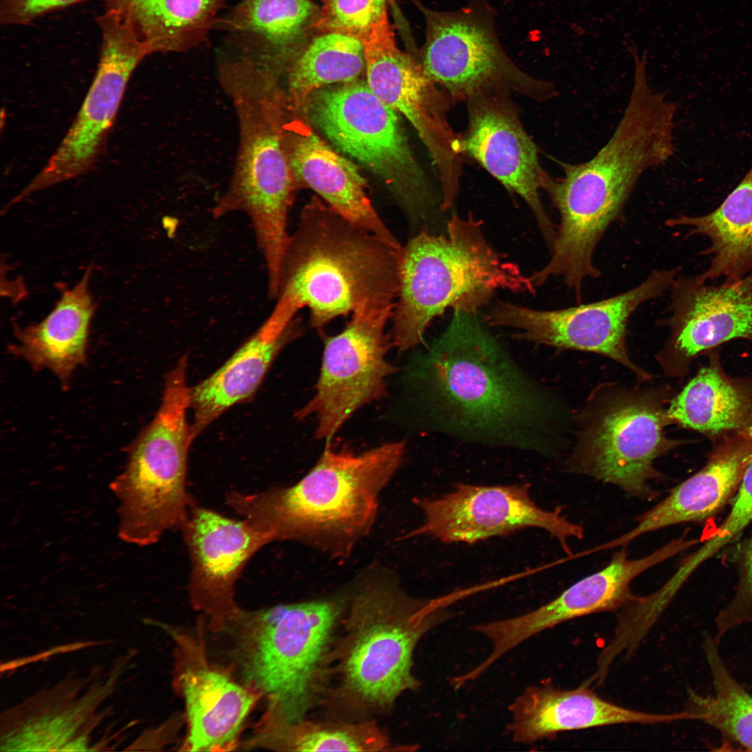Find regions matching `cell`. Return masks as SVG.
<instances>
[{"mask_svg":"<svg viewBox=\"0 0 752 752\" xmlns=\"http://www.w3.org/2000/svg\"><path fill=\"white\" fill-rule=\"evenodd\" d=\"M157 625L175 644L174 684L183 697L188 721L185 749L235 750L245 720L259 696L209 661L203 622L199 623L196 635L166 624Z\"/></svg>","mask_w":752,"mask_h":752,"instance_id":"d6986e66","label":"cell"},{"mask_svg":"<svg viewBox=\"0 0 752 752\" xmlns=\"http://www.w3.org/2000/svg\"><path fill=\"white\" fill-rule=\"evenodd\" d=\"M508 93L502 88L487 89L467 100L469 123L460 139L461 150L526 202L551 248L557 226L540 198L549 175L542 167L536 146L524 129Z\"/></svg>","mask_w":752,"mask_h":752,"instance_id":"e0dca14e","label":"cell"},{"mask_svg":"<svg viewBox=\"0 0 752 752\" xmlns=\"http://www.w3.org/2000/svg\"><path fill=\"white\" fill-rule=\"evenodd\" d=\"M405 453L401 441L358 454L327 446L293 485L256 493L230 492L226 503L269 542L297 541L345 559L373 527L379 494Z\"/></svg>","mask_w":752,"mask_h":752,"instance_id":"277c9868","label":"cell"},{"mask_svg":"<svg viewBox=\"0 0 752 752\" xmlns=\"http://www.w3.org/2000/svg\"><path fill=\"white\" fill-rule=\"evenodd\" d=\"M482 224L454 214L444 233L422 230L402 246L391 332L399 351L423 343L432 320L449 308L478 313L498 290L535 292L531 277L490 245Z\"/></svg>","mask_w":752,"mask_h":752,"instance_id":"8992f818","label":"cell"},{"mask_svg":"<svg viewBox=\"0 0 752 752\" xmlns=\"http://www.w3.org/2000/svg\"><path fill=\"white\" fill-rule=\"evenodd\" d=\"M302 330L300 319L295 318L282 330L263 322L222 366L191 387L194 437L227 409L249 399L279 352L297 339Z\"/></svg>","mask_w":752,"mask_h":752,"instance_id":"4316f807","label":"cell"},{"mask_svg":"<svg viewBox=\"0 0 752 752\" xmlns=\"http://www.w3.org/2000/svg\"><path fill=\"white\" fill-rule=\"evenodd\" d=\"M181 530L191 563L190 602L206 615L213 632H221L240 609L235 586L243 568L270 542L246 520L225 517L195 501Z\"/></svg>","mask_w":752,"mask_h":752,"instance_id":"44dd1931","label":"cell"},{"mask_svg":"<svg viewBox=\"0 0 752 752\" xmlns=\"http://www.w3.org/2000/svg\"><path fill=\"white\" fill-rule=\"evenodd\" d=\"M299 111L336 150L384 183L412 223H425L440 211L441 199L412 150L399 114L366 81L320 88Z\"/></svg>","mask_w":752,"mask_h":752,"instance_id":"9c48e42d","label":"cell"},{"mask_svg":"<svg viewBox=\"0 0 752 752\" xmlns=\"http://www.w3.org/2000/svg\"><path fill=\"white\" fill-rule=\"evenodd\" d=\"M218 79L230 100L239 130L234 170L212 209L249 217L267 270L275 273L288 241V214L297 189L283 139L284 94L265 67L237 55L220 62Z\"/></svg>","mask_w":752,"mask_h":752,"instance_id":"5b68a950","label":"cell"},{"mask_svg":"<svg viewBox=\"0 0 752 752\" xmlns=\"http://www.w3.org/2000/svg\"><path fill=\"white\" fill-rule=\"evenodd\" d=\"M630 54L632 86L613 134L589 160L559 162L563 176L549 175L543 187L560 216L554 251L572 264L593 261L599 242L620 218L641 175L674 154L677 106L650 84L647 51Z\"/></svg>","mask_w":752,"mask_h":752,"instance_id":"7a4b0ae2","label":"cell"},{"mask_svg":"<svg viewBox=\"0 0 752 752\" xmlns=\"http://www.w3.org/2000/svg\"><path fill=\"white\" fill-rule=\"evenodd\" d=\"M283 139L297 189L308 187L338 214L385 240L402 245L382 220L358 166L316 133L299 112L284 109Z\"/></svg>","mask_w":752,"mask_h":752,"instance_id":"7402d4cb","label":"cell"},{"mask_svg":"<svg viewBox=\"0 0 752 752\" xmlns=\"http://www.w3.org/2000/svg\"><path fill=\"white\" fill-rule=\"evenodd\" d=\"M100 59L84 102L61 143L45 166L14 197L19 203L32 194L75 178L95 164L118 111L128 81L152 52L132 27L116 14L97 17Z\"/></svg>","mask_w":752,"mask_h":752,"instance_id":"9a60e30c","label":"cell"},{"mask_svg":"<svg viewBox=\"0 0 752 752\" xmlns=\"http://www.w3.org/2000/svg\"><path fill=\"white\" fill-rule=\"evenodd\" d=\"M457 597L417 600L390 578L367 580L352 599L347 623L340 663L346 692L361 703L386 707L416 689L414 650L427 632L451 617L445 607Z\"/></svg>","mask_w":752,"mask_h":752,"instance_id":"ba28073f","label":"cell"},{"mask_svg":"<svg viewBox=\"0 0 752 752\" xmlns=\"http://www.w3.org/2000/svg\"><path fill=\"white\" fill-rule=\"evenodd\" d=\"M118 665L107 684H94L75 699L78 684L64 690L60 702L31 701L11 711L16 721L5 722L1 751H88V735L96 725L97 707L111 692L119 676Z\"/></svg>","mask_w":752,"mask_h":752,"instance_id":"83f0119b","label":"cell"},{"mask_svg":"<svg viewBox=\"0 0 752 752\" xmlns=\"http://www.w3.org/2000/svg\"><path fill=\"white\" fill-rule=\"evenodd\" d=\"M689 547V541L680 538L637 559H629L622 547L604 568L577 581L545 605L517 617L476 626L474 629L492 645L485 663L492 666L523 641L562 622L623 608L636 597L630 588L634 579Z\"/></svg>","mask_w":752,"mask_h":752,"instance_id":"ffe728a7","label":"cell"},{"mask_svg":"<svg viewBox=\"0 0 752 752\" xmlns=\"http://www.w3.org/2000/svg\"><path fill=\"white\" fill-rule=\"evenodd\" d=\"M340 602L315 600L241 608L222 631L243 684L266 701L255 731L299 721L309 706Z\"/></svg>","mask_w":752,"mask_h":752,"instance_id":"52a82bcc","label":"cell"},{"mask_svg":"<svg viewBox=\"0 0 752 752\" xmlns=\"http://www.w3.org/2000/svg\"><path fill=\"white\" fill-rule=\"evenodd\" d=\"M86 0H0V22L9 26L29 25L39 17Z\"/></svg>","mask_w":752,"mask_h":752,"instance_id":"8d00e7d4","label":"cell"},{"mask_svg":"<svg viewBox=\"0 0 752 752\" xmlns=\"http://www.w3.org/2000/svg\"><path fill=\"white\" fill-rule=\"evenodd\" d=\"M394 306L359 308L340 333L324 337L315 393L295 413L316 418L317 439L329 440L358 409L386 395V380L396 371L386 359Z\"/></svg>","mask_w":752,"mask_h":752,"instance_id":"7c38bea8","label":"cell"},{"mask_svg":"<svg viewBox=\"0 0 752 752\" xmlns=\"http://www.w3.org/2000/svg\"><path fill=\"white\" fill-rule=\"evenodd\" d=\"M719 643L710 632L703 636L702 650L714 686L712 695L689 689L684 720H694L716 730L723 746L752 751V695L733 677L725 664ZM722 746V747H723Z\"/></svg>","mask_w":752,"mask_h":752,"instance_id":"1f68e13d","label":"cell"},{"mask_svg":"<svg viewBox=\"0 0 752 752\" xmlns=\"http://www.w3.org/2000/svg\"><path fill=\"white\" fill-rule=\"evenodd\" d=\"M244 746L290 751H378L385 750L389 742L373 723H323L301 719L253 734Z\"/></svg>","mask_w":752,"mask_h":752,"instance_id":"836d02e7","label":"cell"},{"mask_svg":"<svg viewBox=\"0 0 752 752\" xmlns=\"http://www.w3.org/2000/svg\"><path fill=\"white\" fill-rule=\"evenodd\" d=\"M528 483L483 486L458 483L439 498H414L425 520L405 536L429 535L445 543L473 544L528 527L547 531L564 551L573 554L568 539H582L583 528L562 515L561 507L546 510L535 504Z\"/></svg>","mask_w":752,"mask_h":752,"instance_id":"2e32d148","label":"cell"},{"mask_svg":"<svg viewBox=\"0 0 752 752\" xmlns=\"http://www.w3.org/2000/svg\"><path fill=\"white\" fill-rule=\"evenodd\" d=\"M315 6L310 0H240L215 28L226 32L239 56L281 78L299 51Z\"/></svg>","mask_w":752,"mask_h":752,"instance_id":"484cf974","label":"cell"},{"mask_svg":"<svg viewBox=\"0 0 752 752\" xmlns=\"http://www.w3.org/2000/svg\"><path fill=\"white\" fill-rule=\"evenodd\" d=\"M423 357L421 377L436 430L480 444L535 448L538 389L477 313L453 310Z\"/></svg>","mask_w":752,"mask_h":752,"instance_id":"6da1fadb","label":"cell"},{"mask_svg":"<svg viewBox=\"0 0 752 752\" xmlns=\"http://www.w3.org/2000/svg\"><path fill=\"white\" fill-rule=\"evenodd\" d=\"M514 742L531 744L565 731L623 723L655 725L680 720L678 712L655 714L629 709L604 700L589 687L560 689L531 686L509 707Z\"/></svg>","mask_w":752,"mask_h":752,"instance_id":"cb8c5ba5","label":"cell"},{"mask_svg":"<svg viewBox=\"0 0 752 752\" xmlns=\"http://www.w3.org/2000/svg\"><path fill=\"white\" fill-rule=\"evenodd\" d=\"M670 290L671 315L659 322L671 330L659 354L668 375H686L697 357L729 341L752 342V272L719 285L677 276Z\"/></svg>","mask_w":752,"mask_h":752,"instance_id":"ac0fdd59","label":"cell"},{"mask_svg":"<svg viewBox=\"0 0 752 752\" xmlns=\"http://www.w3.org/2000/svg\"><path fill=\"white\" fill-rule=\"evenodd\" d=\"M361 40L369 88L415 129L438 173L442 205L453 206L460 187L462 150L448 120V101L421 62L398 48L387 12Z\"/></svg>","mask_w":752,"mask_h":752,"instance_id":"4fadbf2b","label":"cell"},{"mask_svg":"<svg viewBox=\"0 0 752 752\" xmlns=\"http://www.w3.org/2000/svg\"><path fill=\"white\" fill-rule=\"evenodd\" d=\"M91 275L88 267L77 285L62 290L52 311L40 322L24 327L15 324L17 343L8 348L34 370H51L63 384L86 361L95 308L88 290Z\"/></svg>","mask_w":752,"mask_h":752,"instance_id":"d4e9b609","label":"cell"},{"mask_svg":"<svg viewBox=\"0 0 752 752\" xmlns=\"http://www.w3.org/2000/svg\"><path fill=\"white\" fill-rule=\"evenodd\" d=\"M365 69L364 46L360 38L326 32L299 52L285 71L281 84L285 107L299 111L315 91L357 80Z\"/></svg>","mask_w":752,"mask_h":752,"instance_id":"d6a6232c","label":"cell"},{"mask_svg":"<svg viewBox=\"0 0 752 752\" xmlns=\"http://www.w3.org/2000/svg\"><path fill=\"white\" fill-rule=\"evenodd\" d=\"M400 248L350 222L320 198L302 209L280 262L266 321L286 327L307 308L318 330L361 308L394 306Z\"/></svg>","mask_w":752,"mask_h":752,"instance_id":"3957f363","label":"cell"},{"mask_svg":"<svg viewBox=\"0 0 752 752\" xmlns=\"http://www.w3.org/2000/svg\"><path fill=\"white\" fill-rule=\"evenodd\" d=\"M672 421L657 393L622 391L609 396L584 427L568 460L570 471L617 485L628 494L653 500L651 480L662 477L656 458L686 443L666 437Z\"/></svg>","mask_w":752,"mask_h":752,"instance_id":"8fae6325","label":"cell"},{"mask_svg":"<svg viewBox=\"0 0 752 752\" xmlns=\"http://www.w3.org/2000/svg\"><path fill=\"white\" fill-rule=\"evenodd\" d=\"M421 64L453 100L487 89L512 91L538 102L556 95L552 84L531 77L507 55L497 37L496 12L485 0H469L451 11L428 8Z\"/></svg>","mask_w":752,"mask_h":752,"instance_id":"30bf717a","label":"cell"},{"mask_svg":"<svg viewBox=\"0 0 752 752\" xmlns=\"http://www.w3.org/2000/svg\"><path fill=\"white\" fill-rule=\"evenodd\" d=\"M668 227L687 229V237L709 240L699 254L710 257L707 268L697 277L704 282L738 281L752 272V166L721 204L703 215L680 214L668 219Z\"/></svg>","mask_w":752,"mask_h":752,"instance_id":"f546056e","label":"cell"},{"mask_svg":"<svg viewBox=\"0 0 752 752\" xmlns=\"http://www.w3.org/2000/svg\"><path fill=\"white\" fill-rule=\"evenodd\" d=\"M531 280H532V281L533 282L534 285H535L536 287L540 286L541 285H542V284H543V283H542L539 282V281H538L537 280V279H536V277H535V272H534V273H533V274L532 275H531ZM574 297H575V299H576V301H577V303H579V302H580V301H581V299H582V295H581V296H579V297H577V296H575V295H574Z\"/></svg>","mask_w":752,"mask_h":752,"instance_id":"74e56055","label":"cell"},{"mask_svg":"<svg viewBox=\"0 0 752 752\" xmlns=\"http://www.w3.org/2000/svg\"><path fill=\"white\" fill-rule=\"evenodd\" d=\"M387 0H324L317 23L325 32H339L361 40L386 13Z\"/></svg>","mask_w":752,"mask_h":752,"instance_id":"d590c367","label":"cell"},{"mask_svg":"<svg viewBox=\"0 0 752 752\" xmlns=\"http://www.w3.org/2000/svg\"><path fill=\"white\" fill-rule=\"evenodd\" d=\"M679 268L653 270L636 286L592 303L556 309L538 310L499 301L486 315L490 326L517 330L516 339L595 352L632 370L638 379L650 376L629 359L626 334L632 315L643 303L670 290Z\"/></svg>","mask_w":752,"mask_h":752,"instance_id":"5bb4252c","label":"cell"},{"mask_svg":"<svg viewBox=\"0 0 752 752\" xmlns=\"http://www.w3.org/2000/svg\"><path fill=\"white\" fill-rule=\"evenodd\" d=\"M734 551L737 585L730 601L714 619V636L719 643L734 629L752 625V535L739 543Z\"/></svg>","mask_w":752,"mask_h":752,"instance_id":"e575fe53","label":"cell"},{"mask_svg":"<svg viewBox=\"0 0 752 752\" xmlns=\"http://www.w3.org/2000/svg\"><path fill=\"white\" fill-rule=\"evenodd\" d=\"M708 354L707 363L671 400L667 409L672 423L715 441L752 430V373L727 374L719 350Z\"/></svg>","mask_w":752,"mask_h":752,"instance_id":"f1b7e54d","label":"cell"},{"mask_svg":"<svg viewBox=\"0 0 752 752\" xmlns=\"http://www.w3.org/2000/svg\"><path fill=\"white\" fill-rule=\"evenodd\" d=\"M154 53L189 50L215 28L227 0H99Z\"/></svg>","mask_w":752,"mask_h":752,"instance_id":"4dcf8cb0","label":"cell"},{"mask_svg":"<svg viewBox=\"0 0 752 752\" xmlns=\"http://www.w3.org/2000/svg\"><path fill=\"white\" fill-rule=\"evenodd\" d=\"M705 466L673 487L668 495L635 519L625 534L595 547V551L625 547L638 537L678 524L700 522L714 515L730 501L752 458V430L714 441Z\"/></svg>","mask_w":752,"mask_h":752,"instance_id":"603a6c76","label":"cell"}]
</instances>
